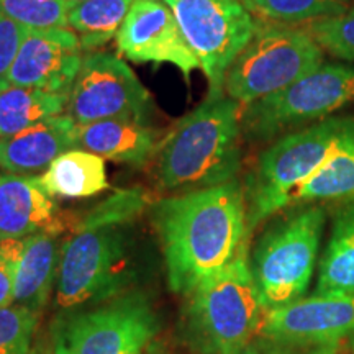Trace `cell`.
Here are the masks:
<instances>
[{"label":"cell","instance_id":"836d02e7","mask_svg":"<svg viewBox=\"0 0 354 354\" xmlns=\"http://www.w3.org/2000/svg\"><path fill=\"white\" fill-rule=\"evenodd\" d=\"M64 2H68V3H77V2H82V0H64Z\"/></svg>","mask_w":354,"mask_h":354},{"label":"cell","instance_id":"d6a6232c","mask_svg":"<svg viewBox=\"0 0 354 354\" xmlns=\"http://www.w3.org/2000/svg\"><path fill=\"white\" fill-rule=\"evenodd\" d=\"M146 354H162V353H159L156 348H153V346H151V348L148 349V353H146Z\"/></svg>","mask_w":354,"mask_h":354},{"label":"cell","instance_id":"44dd1931","mask_svg":"<svg viewBox=\"0 0 354 354\" xmlns=\"http://www.w3.org/2000/svg\"><path fill=\"white\" fill-rule=\"evenodd\" d=\"M349 201H354V128L328 161L295 190L289 207Z\"/></svg>","mask_w":354,"mask_h":354},{"label":"cell","instance_id":"8fae6325","mask_svg":"<svg viewBox=\"0 0 354 354\" xmlns=\"http://www.w3.org/2000/svg\"><path fill=\"white\" fill-rule=\"evenodd\" d=\"M149 109V92L122 57L100 51L84 56L66 107L77 125L112 118L146 120Z\"/></svg>","mask_w":354,"mask_h":354},{"label":"cell","instance_id":"4dcf8cb0","mask_svg":"<svg viewBox=\"0 0 354 354\" xmlns=\"http://www.w3.org/2000/svg\"><path fill=\"white\" fill-rule=\"evenodd\" d=\"M30 354H55V344H53V335L38 336L37 342H33V346L30 349Z\"/></svg>","mask_w":354,"mask_h":354},{"label":"cell","instance_id":"83f0119b","mask_svg":"<svg viewBox=\"0 0 354 354\" xmlns=\"http://www.w3.org/2000/svg\"><path fill=\"white\" fill-rule=\"evenodd\" d=\"M146 207L143 189H128L102 202L88 214L79 227H102V225H125Z\"/></svg>","mask_w":354,"mask_h":354},{"label":"cell","instance_id":"d6986e66","mask_svg":"<svg viewBox=\"0 0 354 354\" xmlns=\"http://www.w3.org/2000/svg\"><path fill=\"white\" fill-rule=\"evenodd\" d=\"M38 183L51 197L86 198L109 189L105 159L74 148L61 154L38 176Z\"/></svg>","mask_w":354,"mask_h":354},{"label":"cell","instance_id":"e0dca14e","mask_svg":"<svg viewBox=\"0 0 354 354\" xmlns=\"http://www.w3.org/2000/svg\"><path fill=\"white\" fill-rule=\"evenodd\" d=\"M162 141L143 118H112L77 125L76 148L115 162L143 166L158 154Z\"/></svg>","mask_w":354,"mask_h":354},{"label":"cell","instance_id":"7402d4cb","mask_svg":"<svg viewBox=\"0 0 354 354\" xmlns=\"http://www.w3.org/2000/svg\"><path fill=\"white\" fill-rule=\"evenodd\" d=\"M68 94L7 86L0 88V138L17 135L39 122L66 113Z\"/></svg>","mask_w":354,"mask_h":354},{"label":"cell","instance_id":"ffe728a7","mask_svg":"<svg viewBox=\"0 0 354 354\" xmlns=\"http://www.w3.org/2000/svg\"><path fill=\"white\" fill-rule=\"evenodd\" d=\"M317 294H354V201L343 202L320 261Z\"/></svg>","mask_w":354,"mask_h":354},{"label":"cell","instance_id":"ba28073f","mask_svg":"<svg viewBox=\"0 0 354 354\" xmlns=\"http://www.w3.org/2000/svg\"><path fill=\"white\" fill-rule=\"evenodd\" d=\"M122 227H79L66 238L56 282L57 307L71 310L122 295L133 277Z\"/></svg>","mask_w":354,"mask_h":354},{"label":"cell","instance_id":"cb8c5ba5","mask_svg":"<svg viewBox=\"0 0 354 354\" xmlns=\"http://www.w3.org/2000/svg\"><path fill=\"white\" fill-rule=\"evenodd\" d=\"M253 15L272 24L295 25L335 17L348 8L349 0H241Z\"/></svg>","mask_w":354,"mask_h":354},{"label":"cell","instance_id":"277c9868","mask_svg":"<svg viewBox=\"0 0 354 354\" xmlns=\"http://www.w3.org/2000/svg\"><path fill=\"white\" fill-rule=\"evenodd\" d=\"M189 295L187 328L202 354H243L261 330V304L245 248L227 268L201 282Z\"/></svg>","mask_w":354,"mask_h":354},{"label":"cell","instance_id":"7a4b0ae2","mask_svg":"<svg viewBox=\"0 0 354 354\" xmlns=\"http://www.w3.org/2000/svg\"><path fill=\"white\" fill-rule=\"evenodd\" d=\"M241 110L227 94L209 95L177 122L158 151L159 187L190 192L234 180L241 166Z\"/></svg>","mask_w":354,"mask_h":354},{"label":"cell","instance_id":"9c48e42d","mask_svg":"<svg viewBox=\"0 0 354 354\" xmlns=\"http://www.w3.org/2000/svg\"><path fill=\"white\" fill-rule=\"evenodd\" d=\"M209 81V95L225 94L230 66L253 38L258 20L241 0H162Z\"/></svg>","mask_w":354,"mask_h":354},{"label":"cell","instance_id":"1f68e13d","mask_svg":"<svg viewBox=\"0 0 354 354\" xmlns=\"http://www.w3.org/2000/svg\"><path fill=\"white\" fill-rule=\"evenodd\" d=\"M51 335H53V344H55V354H69V349L63 342V338H61V336L57 335L53 328H51Z\"/></svg>","mask_w":354,"mask_h":354},{"label":"cell","instance_id":"603a6c76","mask_svg":"<svg viewBox=\"0 0 354 354\" xmlns=\"http://www.w3.org/2000/svg\"><path fill=\"white\" fill-rule=\"evenodd\" d=\"M135 0H82L71 3L68 28L81 39L84 51H94L117 37Z\"/></svg>","mask_w":354,"mask_h":354},{"label":"cell","instance_id":"52a82bcc","mask_svg":"<svg viewBox=\"0 0 354 354\" xmlns=\"http://www.w3.org/2000/svg\"><path fill=\"white\" fill-rule=\"evenodd\" d=\"M354 102V66L323 63L279 92L243 105L241 130L264 141L318 123Z\"/></svg>","mask_w":354,"mask_h":354},{"label":"cell","instance_id":"4fadbf2b","mask_svg":"<svg viewBox=\"0 0 354 354\" xmlns=\"http://www.w3.org/2000/svg\"><path fill=\"white\" fill-rule=\"evenodd\" d=\"M117 50L133 63L172 64L185 79L201 69L174 13L162 0H135L117 33Z\"/></svg>","mask_w":354,"mask_h":354},{"label":"cell","instance_id":"2e32d148","mask_svg":"<svg viewBox=\"0 0 354 354\" xmlns=\"http://www.w3.org/2000/svg\"><path fill=\"white\" fill-rule=\"evenodd\" d=\"M57 225L19 240L13 282V304L41 313L59 271L63 241Z\"/></svg>","mask_w":354,"mask_h":354},{"label":"cell","instance_id":"3957f363","mask_svg":"<svg viewBox=\"0 0 354 354\" xmlns=\"http://www.w3.org/2000/svg\"><path fill=\"white\" fill-rule=\"evenodd\" d=\"M353 128L354 118L330 117L287 133L261 153L245 185L248 232L289 207L295 190L328 161Z\"/></svg>","mask_w":354,"mask_h":354},{"label":"cell","instance_id":"9a60e30c","mask_svg":"<svg viewBox=\"0 0 354 354\" xmlns=\"http://www.w3.org/2000/svg\"><path fill=\"white\" fill-rule=\"evenodd\" d=\"M76 135L77 123L64 113L0 138V169L19 176L46 171L61 154L76 148Z\"/></svg>","mask_w":354,"mask_h":354},{"label":"cell","instance_id":"f1b7e54d","mask_svg":"<svg viewBox=\"0 0 354 354\" xmlns=\"http://www.w3.org/2000/svg\"><path fill=\"white\" fill-rule=\"evenodd\" d=\"M26 32H28V28L7 19L0 12V88L8 86V71H10L13 59L20 50V44L24 43Z\"/></svg>","mask_w":354,"mask_h":354},{"label":"cell","instance_id":"484cf974","mask_svg":"<svg viewBox=\"0 0 354 354\" xmlns=\"http://www.w3.org/2000/svg\"><path fill=\"white\" fill-rule=\"evenodd\" d=\"M39 313L19 304L0 307V354H30Z\"/></svg>","mask_w":354,"mask_h":354},{"label":"cell","instance_id":"5b68a950","mask_svg":"<svg viewBox=\"0 0 354 354\" xmlns=\"http://www.w3.org/2000/svg\"><path fill=\"white\" fill-rule=\"evenodd\" d=\"M325 220L322 205L307 203L261 236L251 271L266 312L304 297L313 276Z\"/></svg>","mask_w":354,"mask_h":354},{"label":"cell","instance_id":"7c38bea8","mask_svg":"<svg viewBox=\"0 0 354 354\" xmlns=\"http://www.w3.org/2000/svg\"><path fill=\"white\" fill-rule=\"evenodd\" d=\"M261 335L287 346H318L354 336V294H315L268 310Z\"/></svg>","mask_w":354,"mask_h":354},{"label":"cell","instance_id":"6da1fadb","mask_svg":"<svg viewBox=\"0 0 354 354\" xmlns=\"http://www.w3.org/2000/svg\"><path fill=\"white\" fill-rule=\"evenodd\" d=\"M151 216L176 294H190L227 268L248 234L245 189L236 179L161 198L151 205Z\"/></svg>","mask_w":354,"mask_h":354},{"label":"cell","instance_id":"30bf717a","mask_svg":"<svg viewBox=\"0 0 354 354\" xmlns=\"http://www.w3.org/2000/svg\"><path fill=\"white\" fill-rule=\"evenodd\" d=\"M53 330L69 354H146L159 331V318L151 300L131 292L66 317Z\"/></svg>","mask_w":354,"mask_h":354},{"label":"cell","instance_id":"ac0fdd59","mask_svg":"<svg viewBox=\"0 0 354 354\" xmlns=\"http://www.w3.org/2000/svg\"><path fill=\"white\" fill-rule=\"evenodd\" d=\"M57 207L38 177L0 174V241L21 240L56 223Z\"/></svg>","mask_w":354,"mask_h":354},{"label":"cell","instance_id":"5bb4252c","mask_svg":"<svg viewBox=\"0 0 354 354\" xmlns=\"http://www.w3.org/2000/svg\"><path fill=\"white\" fill-rule=\"evenodd\" d=\"M82 51L69 28L28 30L8 71V86L69 95L82 68Z\"/></svg>","mask_w":354,"mask_h":354},{"label":"cell","instance_id":"4316f807","mask_svg":"<svg viewBox=\"0 0 354 354\" xmlns=\"http://www.w3.org/2000/svg\"><path fill=\"white\" fill-rule=\"evenodd\" d=\"M307 30L323 51L354 63V7L328 19L310 21Z\"/></svg>","mask_w":354,"mask_h":354},{"label":"cell","instance_id":"d4e9b609","mask_svg":"<svg viewBox=\"0 0 354 354\" xmlns=\"http://www.w3.org/2000/svg\"><path fill=\"white\" fill-rule=\"evenodd\" d=\"M69 6L64 0H0V12L28 30L68 28Z\"/></svg>","mask_w":354,"mask_h":354},{"label":"cell","instance_id":"8992f818","mask_svg":"<svg viewBox=\"0 0 354 354\" xmlns=\"http://www.w3.org/2000/svg\"><path fill=\"white\" fill-rule=\"evenodd\" d=\"M323 53L307 26L258 21L225 76V94L241 105L271 95L320 66Z\"/></svg>","mask_w":354,"mask_h":354},{"label":"cell","instance_id":"f546056e","mask_svg":"<svg viewBox=\"0 0 354 354\" xmlns=\"http://www.w3.org/2000/svg\"><path fill=\"white\" fill-rule=\"evenodd\" d=\"M17 245L19 240L0 241V307L13 304Z\"/></svg>","mask_w":354,"mask_h":354}]
</instances>
